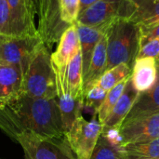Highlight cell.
I'll use <instances>...</instances> for the list:
<instances>
[{
	"mask_svg": "<svg viewBox=\"0 0 159 159\" xmlns=\"http://www.w3.org/2000/svg\"><path fill=\"white\" fill-rule=\"evenodd\" d=\"M0 129L12 140L25 131L47 138L66 136L57 99H35L20 93L0 108Z\"/></svg>",
	"mask_w": 159,
	"mask_h": 159,
	"instance_id": "cell-1",
	"label": "cell"
},
{
	"mask_svg": "<svg viewBox=\"0 0 159 159\" xmlns=\"http://www.w3.org/2000/svg\"><path fill=\"white\" fill-rule=\"evenodd\" d=\"M107 64L109 70L118 64L126 63L131 68L140 49V28L129 19L119 18L106 29Z\"/></svg>",
	"mask_w": 159,
	"mask_h": 159,
	"instance_id": "cell-2",
	"label": "cell"
},
{
	"mask_svg": "<svg viewBox=\"0 0 159 159\" xmlns=\"http://www.w3.org/2000/svg\"><path fill=\"white\" fill-rule=\"evenodd\" d=\"M20 93L35 99L57 98L56 76L51 62V53L45 44L34 54L22 75Z\"/></svg>",
	"mask_w": 159,
	"mask_h": 159,
	"instance_id": "cell-3",
	"label": "cell"
},
{
	"mask_svg": "<svg viewBox=\"0 0 159 159\" xmlns=\"http://www.w3.org/2000/svg\"><path fill=\"white\" fill-rule=\"evenodd\" d=\"M23 149L25 159H76L66 136L47 138L25 131L14 138Z\"/></svg>",
	"mask_w": 159,
	"mask_h": 159,
	"instance_id": "cell-4",
	"label": "cell"
},
{
	"mask_svg": "<svg viewBox=\"0 0 159 159\" xmlns=\"http://www.w3.org/2000/svg\"><path fill=\"white\" fill-rule=\"evenodd\" d=\"M103 125L99 122L97 113L90 120L79 116L71 129L66 132L68 143L76 159H89L98 140L102 134Z\"/></svg>",
	"mask_w": 159,
	"mask_h": 159,
	"instance_id": "cell-5",
	"label": "cell"
},
{
	"mask_svg": "<svg viewBox=\"0 0 159 159\" xmlns=\"http://www.w3.org/2000/svg\"><path fill=\"white\" fill-rule=\"evenodd\" d=\"M133 7L129 0H98L79 13L76 22L90 27L107 28L119 18L130 19Z\"/></svg>",
	"mask_w": 159,
	"mask_h": 159,
	"instance_id": "cell-6",
	"label": "cell"
},
{
	"mask_svg": "<svg viewBox=\"0 0 159 159\" xmlns=\"http://www.w3.org/2000/svg\"><path fill=\"white\" fill-rule=\"evenodd\" d=\"M44 45L39 34L22 36H6L1 47L0 64L19 68L22 75L31 60Z\"/></svg>",
	"mask_w": 159,
	"mask_h": 159,
	"instance_id": "cell-7",
	"label": "cell"
},
{
	"mask_svg": "<svg viewBox=\"0 0 159 159\" xmlns=\"http://www.w3.org/2000/svg\"><path fill=\"white\" fill-rule=\"evenodd\" d=\"M68 26L61 17L60 0H40L37 31L48 49L59 42L62 33Z\"/></svg>",
	"mask_w": 159,
	"mask_h": 159,
	"instance_id": "cell-8",
	"label": "cell"
},
{
	"mask_svg": "<svg viewBox=\"0 0 159 159\" xmlns=\"http://www.w3.org/2000/svg\"><path fill=\"white\" fill-rule=\"evenodd\" d=\"M53 66V65H52ZM56 76V87H57V102L61 116L63 129L66 132L71 129L75 119L82 115V109L84 107L83 100H77L71 96L66 85L64 83L63 75L61 71L54 68Z\"/></svg>",
	"mask_w": 159,
	"mask_h": 159,
	"instance_id": "cell-9",
	"label": "cell"
},
{
	"mask_svg": "<svg viewBox=\"0 0 159 159\" xmlns=\"http://www.w3.org/2000/svg\"><path fill=\"white\" fill-rule=\"evenodd\" d=\"M123 145L143 143L159 138V115L139 118L120 127Z\"/></svg>",
	"mask_w": 159,
	"mask_h": 159,
	"instance_id": "cell-10",
	"label": "cell"
},
{
	"mask_svg": "<svg viewBox=\"0 0 159 159\" xmlns=\"http://www.w3.org/2000/svg\"><path fill=\"white\" fill-rule=\"evenodd\" d=\"M10 10L11 36L37 35V22L27 0H7Z\"/></svg>",
	"mask_w": 159,
	"mask_h": 159,
	"instance_id": "cell-11",
	"label": "cell"
},
{
	"mask_svg": "<svg viewBox=\"0 0 159 159\" xmlns=\"http://www.w3.org/2000/svg\"><path fill=\"white\" fill-rule=\"evenodd\" d=\"M80 51V43L76 24L69 25L62 33L57 48L51 53L53 67L60 71H65L71 60Z\"/></svg>",
	"mask_w": 159,
	"mask_h": 159,
	"instance_id": "cell-12",
	"label": "cell"
},
{
	"mask_svg": "<svg viewBox=\"0 0 159 159\" xmlns=\"http://www.w3.org/2000/svg\"><path fill=\"white\" fill-rule=\"evenodd\" d=\"M157 77L155 85L150 89L139 93L122 125L139 118L159 115V61H157Z\"/></svg>",
	"mask_w": 159,
	"mask_h": 159,
	"instance_id": "cell-13",
	"label": "cell"
},
{
	"mask_svg": "<svg viewBox=\"0 0 159 159\" xmlns=\"http://www.w3.org/2000/svg\"><path fill=\"white\" fill-rule=\"evenodd\" d=\"M130 77L139 93L150 89L155 85L157 77V61L150 57L136 59Z\"/></svg>",
	"mask_w": 159,
	"mask_h": 159,
	"instance_id": "cell-14",
	"label": "cell"
},
{
	"mask_svg": "<svg viewBox=\"0 0 159 159\" xmlns=\"http://www.w3.org/2000/svg\"><path fill=\"white\" fill-rule=\"evenodd\" d=\"M138 95L139 92L134 88L131 82V77H129L122 95L120 96L113 111L111 112V114L103 123V128L120 129L123 121L130 112Z\"/></svg>",
	"mask_w": 159,
	"mask_h": 159,
	"instance_id": "cell-15",
	"label": "cell"
},
{
	"mask_svg": "<svg viewBox=\"0 0 159 159\" xmlns=\"http://www.w3.org/2000/svg\"><path fill=\"white\" fill-rule=\"evenodd\" d=\"M21 71L10 65L0 64V108L20 93Z\"/></svg>",
	"mask_w": 159,
	"mask_h": 159,
	"instance_id": "cell-16",
	"label": "cell"
},
{
	"mask_svg": "<svg viewBox=\"0 0 159 159\" xmlns=\"http://www.w3.org/2000/svg\"><path fill=\"white\" fill-rule=\"evenodd\" d=\"M77 34L79 37L80 49L82 54V64H83V78L88 72L93 51L101 40V38L105 34L107 28L100 27H90L82 25L75 22Z\"/></svg>",
	"mask_w": 159,
	"mask_h": 159,
	"instance_id": "cell-17",
	"label": "cell"
},
{
	"mask_svg": "<svg viewBox=\"0 0 159 159\" xmlns=\"http://www.w3.org/2000/svg\"><path fill=\"white\" fill-rule=\"evenodd\" d=\"M107 64V37L104 34L98 42L88 69L83 78V93L91 88L103 75Z\"/></svg>",
	"mask_w": 159,
	"mask_h": 159,
	"instance_id": "cell-18",
	"label": "cell"
},
{
	"mask_svg": "<svg viewBox=\"0 0 159 159\" xmlns=\"http://www.w3.org/2000/svg\"><path fill=\"white\" fill-rule=\"evenodd\" d=\"M61 72L63 75L64 83L71 96L77 100H83V64L81 49L71 60L65 71Z\"/></svg>",
	"mask_w": 159,
	"mask_h": 159,
	"instance_id": "cell-19",
	"label": "cell"
},
{
	"mask_svg": "<svg viewBox=\"0 0 159 159\" xmlns=\"http://www.w3.org/2000/svg\"><path fill=\"white\" fill-rule=\"evenodd\" d=\"M133 7L129 19L138 26H147L159 22V0H129Z\"/></svg>",
	"mask_w": 159,
	"mask_h": 159,
	"instance_id": "cell-20",
	"label": "cell"
},
{
	"mask_svg": "<svg viewBox=\"0 0 159 159\" xmlns=\"http://www.w3.org/2000/svg\"><path fill=\"white\" fill-rule=\"evenodd\" d=\"M121 150L125 159H157L159 157V138L143 143H126Z\"/></svg>",
	"mask_w": 159,
	"mask_h": 159,
	"instance_id": "cell-21",
	"label": "cell"
},
{
	"mask_svg": "<svg viewBox=\"0 0 159 159\" xmlns=\"http://www.w3.org/2000/svg\"><path fill=\"white\" fill-rule=\"evenodd\" d=\"M131 73H132V68L130 66H129L126 63H121L105 71L94 85L101 87L102 89H103L105 91L108 92L117 84L129 77L131 75Z\"/></svg>",
	"mask_w": 159,
	"mask_h": 159,
	"instance_id": "cell-22",
	"label": "cell"
},
{
	"mask_svg": "<svg viewBox=\"0 0 159 159\" xmlns=\"http://www.w3.org/2000/svg\"><path fill=\"white\" fill-rule=\"evenodd\" d=\"M129 77H128L124 81L120 82L119 84H117L116 87H114L112 89H110L107 92V95H106L103 102L102 103V105L100 106V108L98 109V112H97L98 120L102 125L105 122V120L107 119V117L109 116V115L111 114V112L113 111V109H114L115 105L116 104L117 101L119 100L120 96L122 95Z\"/></svg>",
	"mask_w": 159,
	"mask_h": 159,
	"instance_id": "cell-23",
	"label": "cell"
},
{
	"mask_svg": "<svg viewBox=\"0 0 159 159\" xmlns=\"http://www.w3.org/2000/svg\"><path fill=\"white\" fill-rule=\"evenodd\" d=\"M89 159H125L121 147L110 144L101 134L95 149Z\"/></svg>",
	"mask_w": 159,
	"mask_h": 159,
	"instance_id": "cell-24",
	"label": "cell"
},
{
	"mask_svg": "<svg viewBox=\"0 0 159 159\" xmlns=\"http://www.w3.org/2000/svg\"><path fill=\"white\" fill-rule=\"evenodd\" d=\"M107 91H105L101 87L94 85L89 89L85 90L83 93V102L84 107L93 110V114L98 112V109L103 102Z\"/></svg>",
	"mask_w": 159,
	"mask_h": 159,
	"instance_id": "cell-25",
	"label": "cell"
},
{
	"mask_svg": "<svg viewBox=\"0 0 159 159\" xmlns=\"http://www.w3.org/2000/svg\"><path fill=\"white\" fill-rule=\"evenodd\" d=\"M61 17L62 21L71 25L76 22L79 15V0H60Z\"/></svg>",
	"mask_w": 159,
	"mask_h": 159,
	"instance_id": "cell-26",
	"label": "cell"
},
{
	"mask_svg": "<svg viewBox=\"0 0 159 159\" xmlns=\"http://www.w3.org/2000/svg\"><path fill=\"white\" fill-rule=\"evenodd\" d=\"M0 34L11 36L10 10L7 0H0Z\"/></svg>",
	"mask_w": 159,
	"mask_h": 159,
	"instance_id": "cell-27",
	"label": "cell"
},
{
	"mask_svg": "<svg viewBox=\"0 0 159 159\" xmlns=\"http://www.w3.org/2000/svg\"><path fill=\"white\" fill-rule=\"evenodd\" d=\"M150 57L156 61H159V38L151 40L140 47L137 59Z\"/></svg>",
	"mask_w": 159,
	"mask_h": 159,
	"instance_id": "cell-28",
	"label": "cell"
},
{
	"mask_svg": "<svg viewBox=\"0 0 159 159\" xmlns=\"http://www.w3.org/2000/svg\"><path fill=\"white\" fill-rule=\"evenodd\" d=\"M140 28V47L151 40L159 38V22L147 26H139Z\"/></svg>",
	"mask_w": 159,
	"mask_h": 159,
	"instance_id": "cell-29",
	"label": "cell"
},
{
	"mask_svg": "<svg viewBox=\"0 0 159 159\" xmlns=\"http://www.w3.org/2000/svg\"><path fill=\"white\" fill-rule=\"evenodd\" d=\"M102 135L106 139V141L116 147L123 146V139L120 132V129L118 128H103Z\"/></svg>",
	"mask_w": 159,
	"mask_h": 159,
	"instance_id": "cell-30",
	"label": "cell"
},
{
	"mask_svg": "<svg viewBox=\"0 0 159 159\" xmlns=\"http://www.w3.org/2000/svg\"><path fill=\"white\" fill-rule=\"evenodd\" d=\"M27 2L32 12V15L34 17L35 20H37L40 13V0H27Z\"/></svg>",
	"mask_w": 159,
	"mask_h": 159,
	"instance_id": "cell-31",
	"label": "cell"
},
{
	"mask_svg": "<svg viewBox=\"0 0 159 159\" xmlns=\"http://www.w3.org/2000/svg\"><path fill=\"white\" fill-rule=\"evenodd\" d=\"M98 0H79V13L85 10L87 7L97 2Z\"/></svg>",
	"mask_w": 159,
	"mask_h": 159,
	"instance_id": "cell-32",
	"label": "cell"
},
{
	"mask_svg": "<svg viewBox=\"0 0 159 159\" xmlns=\"http://www.w3.org/2000/svg\"><path fill=\"white\" fill-rule=\"evenodd\" d=\"M5 37H6V36H4V35L0 34V52H1V47H2V43H3L4 39H5Z\"/></svg>",
	"mask_w": 159,
	"mask_h": 159,
	"instance_id": "cell-33",
	"label": "cell"
},
{
	"mask_svg": "<svg viewBox=\"0 0 159 159\" xmlns=\"http://www.w3.org/2000/svg\"><path fill=\"white\" fill-rule=\"evenodd\" d=\"M157 159H159V157H158V158H157Z\"/></svg>",
	"mask_w": 159,
	"mask_h": 159,
	"instance_id": "cell-34",
	"label": "cell"
}]
</instances>
